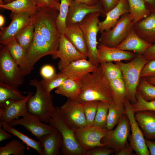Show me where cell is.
Listing matches in <instances>:
<instances>
[{"instance_id":"30bf717a","label":"cell","mask_w":155,"mask_h":155,"mask_svg":"<svg viewBox=\"0 0 155 155\" xmlns=\"http://www.w3.org/2000/svg\"><path fill=\"white\" fill-rule=\"evenodd\" d=\"M130 126L127 115L125 113L122 117L114 129L109 130L101 140V142L106 148L115 151L121 150L127 143L130 134Z\"/></svg>"},{"instance_id":"52a82bcc","label":"cell","mask_w":155,"mask_h":155,"mask_svg":"<svg viewBox=\"0 0 155 155\" xmlns=\"http://www.w3.org/2000/svg\"><path fill=\"white\" fill-rule=\"evenodd\" d=\"M34 27L33 40L26 51L25 63L23 67H20L24 76L30 73L35 64L40 59L46 55H53L56 51L41 35L37 28Z\"/></svg>"},{"instance_id":"b9f144b4","label":"cell","mask_w":155,"mask_h":155,"mask_svg":"<svg viewBox=\"0 0 155 155\" xmlns=\"http://www.w3.org/2000/svg\"><path fill=\"white\" fill-rule=\"evenodd\" d=\"M137 102L132 104V109L135 113L136 112L145 111H155V100L147 101L144 99L140 93L137 91L136 94Z\"/></svg>"},{"instance_id":"4316f807","label":"cell","mask_w":155,"mask_h":155,"mask_svg":"<svg viewBox=\"0 0 155 155\" xmlns=\"http://www.w3.org/2000/svg\"><path fill=\"white\" fill-rule=\"evenodd\" d=\"M81 88L80 81L68 78L56 88L55 92L68 98L76 100L80 94Z\"/></svg>"},{"instance_id":"7a4b0ae2","label":"cell","mask_w":155,"mask_h":155,"mask_svg":"<svg viewBox=\"0 0 155 155\" xmlns=\"http://www.w3.org/2000/svg\"><path fill=\"white\" fill-rule=\"evenodd\" d=\"M59 13L58 10L52 8L36 6L32 20L34 27L37 28L41 35L56 51L61 35L56 24Z\"/></svg>"},{"instance_id":"74e56055","label":"cell","mask_w":155,"mask_h":155,"mask_svg":"<svg viewBox=\"0 0 155 155\" xmlns=\"http://www.w3.org/2000/svg\"><path fill=\"white\" fill-rule=\"evenodd\" d=\"M99 64L104 76L109 82L113 80L122 78L121 71L115 63L110 62L101 63Z\"/></svg>"},{"instance_id":"ba28073f","label":"cell","mask_w":155,"mask_h":155,"mask_svg":"<svg viewBox=\"0 0 155 155\" xmlns=\"http://www.w3.org/2000/svg\"><path fill=\"white\" fill-rule=\"evenodd\" d=\"M134 24L129 13L123 15L114 27L101 32L99 43L109 47H117L126 38Z\"/></svg>"},{"instance_id":"d6986e66","label":"cell","mask_w":155,"mask_h":155,"mask_svg":"<svg viewBox=\"0 0 155 155\" xmlns=\"http://www.w3.org/2000/svg\"><path fill=\"white\" fill-rule=\"evenodd\" d=\"M97 59L99 63L130 61L137 54L131 51H124L117 47H109L99 43L97 46Z\"/></svg>"},{"instance_id":"e575fe53","label":"cell","mask_w":155,"mask_h":155,"mask_svg":"<svg viewBox=\"0 0 155 155\" xmlns=\"http://www.w3.org/2000/svg\"><path fill=\"white\" fill-rule=\"evenodd\" d=\"M34 27L32 21L16 36L15 38L20 45L27 51L32 42L34 32Z\"/></svg>"},{"instance_id":"7402d4cb","label":"cell","mask_w":155,"mask_h":155,"mask_svg":"<svg viewBox=\"0 0 155 155\" xmlns=\"http://www.w3.org/2000/svg\"><path fill=\"white\" fill-rule=\"evenodd\" d=\"M133 28L141 38L152 44H155V12L135 24Z\"/></svg>"},{"instance_id":"d590c367","label":"cell","mask_w":155,"mask_h":155,"mask_svg":"<svg viewBox=\"0 0 155 155\" xmlns=\"http://www.w3.org/2000/svg\"><path fill=\"white\" fill-rule=\"evenodd\" d=\"M59 13L56 20L57 29L61 34L64 35L67 29L66 21L69 6L73 0H60Z\"/></svg>"},{"instance_id":"680465c9","label":"cell","mask_w":155,"mask_h":155,"mask_svg":"<svg viewBox=\"0 0 155 155\" xmlns=\"http://www.w3.org/2000/svg\"><path fill=\"white\" fill-rule=\"evenodd\" d=\"M14 0H0V5L7 4Z\"/></svg>"},{"instance_id":"c3c4849f","label":"cell","mask_w":155,"mask_h":155,"mask_svg":"<svg viewBox=\"0 0 155 155\" xmlns=\"http://www.w3.org/2000/svg\"><path fill=\"white\" fill-rule=\"evenodd\" d=\"M100 1L103 5L105 14L113 8L118 2L116 0H100Z\"/></svg>"},{"instance_id":"83f0119b","label":"cell","mask_w":155,"mask_h":155,"mask_svg":"<svg viewBox=\"0 0 155 155\" xmlns=\"http://www.w3.org/2000/svg\"><path fill=\"white\" fill-rule=\"evenodd\" d=\"M130 14L134 24L145 18L152 11L144 0H127Z\"/></svg>"},{"instance_id":"9a60e30c","label":"cell","mask_w":155,"mask_h":155,"mask_svg":"<svg viewBox=\"0 0 155 155\" xmlns=\"http://www.w3.org/2000/svg\"><path fill=\"white\" fill-rule=\"evenodd\" d=\"M52 56L54 59H60L58 68L60 71L73 61L88 58L79 52L65 36L61 34L59 39L58 49Z\"/></svg>"},{"instance_id":"8fae6325","label":"cell","mask_w":155,"mask_h":155,"mask_svg":"<svg viewBox=\"0 0 155 155\" xmlns=\"http://www.w3.org/2000/svg\"><path fill=\"white\" fill-rule=\"evenodd\" d=\"M124 104L125 114L128 117L130 126L131 134L128 138L129 145L137 155H150L143 133L135 119L131 104L127 98Z\"/></svg>"},{"instance_id":"4fadbf2b","label":"cell","mask_w":155,"mask_h":155,"mask_svg":"<svg viewBox=\"0 0 155 155\" xmlns=\"http://www.w3.org/2000/svg\"><path fill=\"white\" fill-rule=\"evenodd\" d=\"M33 13L30 12L15 13L11 12V21L6 27L1 28L0 43L3 45L15 38L16 35L32 21Z\"/></svg>"},{"instance_id":"e0dca14e","label":"cell","mask_w":155,"mask_h":155,"mask_svg":"<svg viewBox=\"0 0 155 155\" xmlns=\"http://www.w3.org/2000/svg\"><path fill=\"white\" fill-rule=\"evenodd\" d=\"M32 95L31 93L23 100L8 101L0 105V122L9 124L17 117L24 116L27 113V102Z\"/></svg>"},{"instance_id":"2e32d148","label":"cell","mask_w":155,"mask_h":155,"mask_svg":"<svg viewBox=\"0 0 155 155\" xmlns=\"http://www.w3.org/2000/svg\"><path fill=\"white\" fill-rule=\"evenodd\" d=\"M8 124L12 127L18 125L23 126L38 140L51 133L54 128L49 124L42 123L38 118L28 113L22 118L15 119Z\"/></svg>"},{"instance_id":"ab89813d","label":"cell","mask_w":155,"mask_h":155,"mask_svg":"<svg viewBox=\"0 0 155 155\" xmlns=\"http://www.w3.org/2000/svg\"><path fill=\"white\" fill-rule=\"evenodd\" d=\"M68 78L61 71L56 73L52 77L48 79H42L40 81L45 91L51 93V91L60 86Z\"/></svg>"},{"instance_id":"f907efd6","label":"cell","mask_w":155,"mask_h":155,"mask_svg":"<svg viewBox=\"0 0 155 155\" xmlns=\"http://www.w3.org/2000/svg\"><path fill=\"white\" fill-rule=\"evenodd\" d=\"M133 151L129 144L127 143L125 147L120 151L116 153L117 155H130Z\"/></svg>"},{"instance_id":"60d3db41","label":"cell","mask_w":155,"mask_h":155,"mask_svg":"<svg viewBox=\"0 0 155 155\" xmlns=\"http://www.w3.org/2000/svg\"><path fill=\"white\" fill-rule=\"evenodd\" d=\"M137 91L147 101L155 100V85L148 82L145 78H141Z\"/></svg>"},{"instance_id":"d4e9b609","label":"cell","mask_w":155,"mask_h":155,"mask_svg":"<svg viewBox=\"0 0 155 155\" xmlns=\"http://www.w3.org/2000/svg\"><path fill=\"white\" fill-rule=\"evenodd\" d=\"M135 117L145 139H155V111H145L135 113Z\"/></svg>"},{"instance_id":"6da1fadb","label":"cell","mask_w":155,"mask_h":155,"mask_svg":"<svg viewBox=\"0 0 155 155\" xmlns=\"http://www.w3.org/2000/svg\"><path fill=\"white\" fill-rule=\"evenodd\" d=\"M80 81L81 92L76 100L78 101H97L109 104L113 101L109 82L104 76L100 64L95 71L86 74Z\"/></svg>"},{"instance_id":"8992f818","label":"cell","mask_w":155,"mask_h":155,"mask_svg":"<svg viewBox=\"0 0 155 155\" xmlns=\"http://www.w3.org/2000/svg\"><path fill=\"white\" fill-rule=\"evenodd\" d=\"M102 13L95 12L88 14L78 23L83 33L88 50V60L98 67L99 65L97 59L98 44L97 36L99 31V17Z\"/></svg>"},{"instance_id":"8d00e7d4","label":"cell","mask_w":155,"mask_h":155,"mask_svg":"<svg viewBox=\"0 0 155 155\" xmlns=\"http://www.w3.org/2000/svg\"><path fill=\"white\" fill-rule=\"evenodd\" d=\"M26 146L22 142L13 139L0 147V155H24Z\"/></svg>"},{"instance_id":"6f0895ef","label":"cell","mask_w":155,"mask_h":155,"mask_svg":"<svg viewBox=\"0 0 155 155\" xmlns=\"http://www.w3.org/2000/svg\"><path fill=\"white\" fill-rule=\"evenodd\" d=\"M5 18L3 16L1 15H0V27L2 28L4 24Z\"/></svg>"},{"instance_id":"f35d334b","label":"cell","mask_w":155,"mask_h":155,"mask_svg":"<svg viewBox=\"0 0 155 155\" xmlns=\"http://www.w3.org/2000/svg\"><path fill=\"white\" fill-rule=\"evenodd\" d=\"M109 103L99 101L93 125L106 128L107 123Z\"/></svg>"},{"instance_id":"ac0fdd59","label":"cell","mask_w":155,"mask_h":155,"mask_svg":"<svg viewBox=\"0 0 155 155\" xmlns=\"http://www.w3.org/2000/svg\"><path fill=\"white\" fill-rule=\"evenodd\" d=\"M95 12L105 14L104 9L98 4L90 5L84 3L73 0L69 6L66 19V26L78 24L88 14Z\"/></svg>"},{"instance_id":"836d02e7","label":"cell","mask_w":155,"mask_h":155,"mask_svg":"<svg viewBox=\"0 0 155 155\" xmlns=\"http://www.w3.org/2000/svg\"><path fill=\"white\" fill-rule=\"evenodd\" d=\"M4 45L19 67H23L26 60V51L20 45L15 38L9 41Z\"/></svg>"},{"instance_id":"3957f363","label":"cell","mask_w":155,"mask_h":155,"mask_svg":"<svg viewBox=\"0 0 155 155\" xmlns=\"http://www.w3.org/2000/svg\"><path fill=\"white\" fill-rule=\"evenodd\" d=\"M29 84L35 87L36 91L27 102V113L42 122L48 123L56 109L53 106V96L45 91L40 81L36 79L30 80Z\"/></svg>"},{"instance_id":"603a6c76","label":"cell","mask_w":155,"mask_h":155,"mask_svg":"<svg viewBox=\"0 0 155 155\" xmlns=\"http://www.w3.org/2000/svg\"><path fill=\"white\" fill-rule=\"evenodd\" d=\"M152 45L141 38L133 27L126 38L116 47L136 54L143 55Z\"/></svg>"},{"instance_id":"d6a6232c","label":"cell","mask_w":155,"mask_h":155,"mask_svg":"<svg viewBox=\"0 0 155 155\" xmlns=\"http://www.w3.org/2000/svg\"><path fill=\"white\" fill-rule=\"evenodd\" d=\"M113 102L117 104H124L127 98L125 84L122 78L109 82Z\"/></svg>"},{"instance_id":"5b68a950","label":"cell","mask_w":155,"mask_h":155,"mask_svg":"<svg viewBox=\"0 0 155 155\" xmlns=\"http://www.w3.org/2000/svg\"><path fill=\"white\" fill-rule=\"evenodd\" d=\"M49 120L48 123L56 128L63 138L61 152L65 155H86V152L79 144L74 133V130L66 120L59 107Z\"/></svg>"},{"instance_id":"f546056e","label":"cell","mask_w":155,"mask_h":155,"mask_svg":"<svg viewBox=\"0 0 155 155\" xmlns=\"http://www.w3.org/2000/svg\"><path fill=\"white\" fill-rule=\"evenodd\" d=\"M18 87L0 82V105L9 100L18 101L24 99Z\"/></svg>"},{"instance_id":"681fc988","label":"cell","mask_w":155,"mask_h":155,"mask_svg":"<svg viewBox=\"0 0 155 155\" xmlns=\"http://www.w3.org/2000/svg\"><path fill=\"white\" fill-rule=\"evenodd\" d=\"M143 57L148 61L155 59V44H152L142 55Z\"/></svg>"},{"instance_id":"7bdbcfd3","label":"cell","mask_w":155,"mask_h":155,"mask_svg":"<svg viewBox=\"0 0 155 155\" xmlns=\"http://www.w3.org/2000/svg\"><path fill=\"white\" fill-rule=\"evenodd\" d=\"M99 101H91L82 103L88 125H93Z\"/></svg>"},{"instance_id":"91938a15","label":"cell","mask_w":155,"mask_h":155,"mask_svg":"<svg viewBox=\"0 0 155 155\" xmlns=\"http://www.w3.org/2000/svg\"><path fill=\"white\" fill-rule=\"evenodd\" d=\"M57 2L59 3V0H55Z\"/></svg>"},{"instance_id":"94428289","label":"cell","mask_w":155,"mask_h":155,"mask_svg":"<svg viewBox=\"0 0 155 155\" xmlns=\"http://www.w3.org/2000/svg\"><path fill=\"white\" fill-rule=\"evenodd\" d=\"M116 0L117 2H118V1H118L119 0Z\"/></svg>"},{"instance_id":"9f6ffc18","label":"cell","mask_w":155,"mask_h":155,"mask_svg":"<svg viewBox=\"0 0 155 155\" xmlns=\"http://www.w3.org/2000/svg\"><path fill=\"white\" fill-rule=\"evenodd\" d=\"M146 79L148 82L155 85V76L147 78Z\"/></svg>"},{"instance_id":"db71d44e","label":"cell","mask_w":155,"mask_h":155,"mask_svg":"<svg viewBox=\"0 0 155 155\" xmlns=\"http://www.w3.org/2000/svg\"><path fill=\"white\" fill-rule=\"evenodd\" d=\"M79 2L86 3L90 5H93L98 4V0H74Z\"/></svg>"},{"instance_id":"484cf974","label":"cell","mask_w":155,"mask_h":155,"mask_svg":"<svg viewBox=\"0 0 155 155\" xmlns=\"http://www.w3.org/2000/svg\"><path fill=\"white\" fill-rule=\"evenodd\" d=\"M64 35L80 53L88 56V50L83 32L78 24L67 26Z\"/></svg>"},{"instance_id":"11a10c76","label":"cell","mask_w":155,"mask_h":155,"mask_svg":"<svg viewBox=\"0 0 155 155\" xmlns=\"http://www.w3.org/2000/svg\"><path fill=\"white\" fill-rule=\"evenodd\" d=\"M149 5L150 8L152 12H155V0H144Z\"/></svg>"},{"instance_id":"7dc6e473","label":"cell","mask_w":155,"mask_h":155,"mask_svg":"<svg viewBox=\"0 0 155 155\" xmlns=\"http://www.w3.org/2000/svg\"><path fill=\"white\" fill-rule=\"evenodd\" d=\"M56 73L53 67L50 65H46L42 66L40 70V74L43 79L51 78Z\"/></svg>"},{"instance_id":"9c48e42d","label":"cell","mask_w":155,"mask_h":155,"mask_svg":"<svg viewBox=\"0 0 155 155\" xmlns=\"http://www.w3.org/2000/svg\"><path fill=\"white\" fill-rule=\"evenodd\" d=\"M24 76L19 66L5 45L0 51V82L17 87L22 85Z\"/></svg>"},{"instance_id":"ee69618b","label":"cell","mask_w":155,"mask_h":155,"mask_svg":"<svg viewBox=\"0 0 155 155\" xmlns=\"http://www.w3.org/2000/svg\"><path fill=\"white\" fill-rule=\"evenodd\" d=\"M155 76V59L148 61L143 68L141 78H147Z\"/></svg>"},{"instance_id":"ffe728a7","label":"cell","mask_w":155,"mask_h":155,"mask_svg":"<svg viewBox=\"0 0 155 155\" xmlns=\"http://www.w3.org/2000/svg\"><path fill=\"white\" fill-rule=\"evenodd\" d=\"M86 59L73 61L60 71L68 78L80 81L85 75L94 72L97 67Z\"/></svg>"},{"instance_id":"f6af8a7d","label":"cell","mask_w":155,"mask_h":155,"mask_svg":"<svg viewBox=\"0 0 155 155\" xmlns=\"http://www.w3.org/2000/svg\"><path fill=\"white\" fill-rule=\"evenodd\" d=\"M35 5L38 7L52 8L59 11L60 3L55 0H32Z\"/></svg>"},{"instance_id":"277c9868","label":"cell","mask_w":155,"mask_h":155,"mask_svg":"<svg viewBox=\"0 0 155 155\" xmlns=\"http://www.w3.org/2000/svg\"><path fill=\"white\" fill-rule=\"evenodd\" d=\"M148 61L142 55L137 54L128 63L122 61L114 62L121 71L127 98L132 104L137 102L136 94L140 82L141 73L144 66Z\"/></svg>"},{"instance_id":"cb8c5ba5","label":"cell","mask_w":155,"mask_h":155,"mask_svg":"<svg viewBox=\"0 0 155 155\" xmlns=\"http://www.w3.org/2000/svg\"><path fill=\"white\" fill-rule=\"evenodd\" d=\"M42 148L43 155H59L63 144V138L60 132L54 127L52 132L39 140Z\"/></svg>"},{"instance_id":"5bb4252c","label":"cell","mask_w":155,"mask_h":155,"mask_svg":"<svg viewBox=\"0 0 155 155\" xmlns=\"http://www.w3.org/2000/svg\"><path fill=\"white\" fill-rule=\"evenodd\" d=\"M59 108L66 120L74 130L88 125L82 103L76 100L68 98Z\"/></svg>"},{"instance_id":"7c38bea8","label":"cell","mask_w":155,"mask_h":155,"mask_svg":"<svg viewBox=\"0 0 155 155\" xmlns=\"http://www.w3.org/2000/svg\"><path fill=\"white\" fill-rule=\"evenodd\" d=\"M106 128L87 125L74 130L75 137L81 148L86 152L97 147H104L102 139L108 133Z\"/></svg>"},{"instance_id":"44dd1931","label":"cell","mask_w":155,"mask_h":155,"mask_svg":"<svg viewBox=\"0 0 155 155\" xmlns=\"http://www.w3.org/2000/svg\"><path fill=\"white\" fill-rule=\"evenodd\" d=\"M129 13V5L126 0H119L116 6L105 13L106 18L98 24L99 31L101 33L114 27L123 15Z\"/></svg>"},{"instance_id":"f5cc1de1","label":"cell","mask_w":155,"mask_h":155,"mask_svg":"<svg viewBox=\"0 0 155 155\" xmlns=\"http://www.w3.org/2000/svg\"><path fill=\"white\" fill-rule=\"evenodd\" d=\"M4 128H0V142L10 139L11 137V135Z\"/></svg>"},{"instance_id":"f1b7e54d","label":"cell","mask_w":155,"mask_h":155,"mask_svg":"<svg viewBox=\"0 0 155 155\" xmlns=\"http://www.w3.org/2000/svg\"><path fill=\"white\" fill-rule=\"evenodd\" d=\"M1 122L3 128L8 132L19 138L28 147L33 148L40 155H43L42 148L39 141H36L23 134L7 123Z\"/></svg>"},{"instance_id":"1f68e13d","label":"cell","mask_w":155,"mask_h":155,"mask_svg":"<svg viewBox=\"0 0 155 155\" xmlns=\"http://www.w3.org/2000/svg\"><path fill=\"white\" fill-rule=\"evenodd\" d=\"M0 7L15 13L28 12L33 13L36 6L32 0H15L7 4L0 5Z\"/></svg>"},{"instance_id":"4dcf8cb0","label":"cell","mask_w":155,"mask_h":155,"mask_svg":"<svg viewBox=\"0 0 155 155\" xmlns=\"http://www.w3.org/2000/svg\"><path fill=\"white\" fill-rule=\"evenodd\" d=\"M125 113V108L124 104H117L113 101L110 103L106 128L108 130L113 129Z\"/></svg>"},{"instance_id":"816d5d0a","label":"cell","mask_w":155,"mask_h":155,"mask_svg":"<svg viewBox=\"0 0 155 155\" xmlns=\"http://www.w3.org/2000/svg\"><path fill=\"white\" fill-rule=\"evenodd\" d=\"M145 139L150 155H155V141L151 140Z\"/></svg>"},{"instance_id":"bcb514c9","label":"cell","mask_w":155,"mask_h":155,"mask_svg":"<svg viewBox=\"0 0 155 155\" xmlns=\"http://www.w3.org/2000/svg\"><path fill=\"white\" fill-rule=\"evenodd\" d=\"M113 150L104 147H97L86 151V155H109Z\"/></svg>"}]
</instances>
